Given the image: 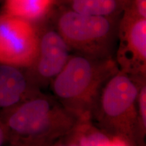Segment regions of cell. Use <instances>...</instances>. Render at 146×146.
Instances as JSON below:
<instances>
[{
    "label": "cell",
    "mask_w": 146,
    "mask_h": 146,
    "mask_svg": "<svg viewBox=\"0 0 146 146\" xmlns=\"http://www.w3.org/2000/svg\"><path fill=\"white\" fill-rule=\"evenodd\" d=\"M0 122L9 135L10 144L54 143L80 123L54 96L36 93L10 108L0 110Z\"/></svg>",
    "instance_id": "cell-1"
},
{
    "label": "cell",
    "mask_w": 146,
    "mask_h": 146,
    "mask_svg": "<svg viewBox=\"0 0 146 146\" xmlns=\"http://www.w3.org/2000/svg\"><path fill=\"white\" fill-rule=\"evenodd\" d=\"M118 70L113 58L71 55L64 68L51 82L53 96L80 122L90 121L102 87Z\"/></svg>",
    "instance_id": "cell-2"
},
{
    "label": "cell",
    "mask_w": 146,
    "mask_h": 146,
    "mask_svg": "<svg viewBox=\"0 0 146 146\" xmlns=\"http://www.w3.org/2000/svg\"><path fill=\"white\" fill-rule=\"evenodd\" d=\"M146 78H137L118 70L102 87L90 122L111 138L127 146H143L139 135L137 97Z\"/></svg>",
    "instance_id": "cell-3"
},
{
    "label": "cell",
    "mask_w": 146,
    "mask_h": 146,
    "mask_svg": "<svg viewBox=\"0 0 146 146\" xmlns=\"http://www.w3.org/2000/svg\"><path fill=\"white\" fill-rule=\"evenodd\" d=\"M117 18L87 15L68 10L58 16L56 31L71 50L98 59L112 58Z\"/></svg>",
    "instance_id": "cell-4"
},
{
    "label": "cell",
    "mask_w": 146,
    "mask_h": 146,
    "mask_svg": "<svg viewBox=\"0 0 146 146\" xmlns=\"http://www.w3.org/2000/svg\"><path fill=\"white\" fill-rule=\"evenodd\" d=\"M39 31L33 22L0 15V64L27 68L36 57Z\"/></svg>",
    "instance_id": "cell-5"
},
{
    "label": "cell",
    "mask_w": 146,
    "mask_h": 146,
    "mask_svg": "<svg viewBox=\"0 0 146 146\" xmlns=\"http://www.w3.org/2000/svg\"><path fill=\"white\" fill-rule=\"evenodd\" d=\"M116 61L118 70L146 77V18L124 11L118 27Z\"/></svg>",
    "instance_id": "cell-6"
},
{
    "label": "cell",
    "mask_w": 146,
    "mask_h": 146,
    "mask_svg": "<svg viewBox=\"0 0 146 146\" xmlns=\"http://www.w3.org/2000/svg\"><path fill=\"white\" fill-rule=\"evenodd\" d=\"M71 49L57 31H39L36 57L25 68L29 81L37 89L50 85L64 68L70 57Z\"/></svg>",
    "instance_id": "cell-7"
},
{
    "label": "cell",
    "mask_w": 146,
    "mask_h": 146,
    "mask_svg": "<svg viewBox=\"0 0 146 146\" xmlns=\"http://www.w3.org/2000/svg\"><path fill=\"white\" fill-rule=\"evenodd\" d=\"M70 10L87 15L118 18L129 0H65Z\"/></svg>",
    "instance_id": "cell-8"
},
{
    "label": "cell",
    "mask_w": 146,
    "mask_h": 146,
    "mask_svg": "<svg viewBox=\"0 0 146 146\" xmlns=\"http://www.w3.org/2000/svg\"><path fill=\"white\" fill-rule=\"evenodd\" d=\"M0 87L28 98L40 91L29 81L25 68L0 64Z\"/></svg>",
    "instance_id": "cell-9"
},
{
    "label": "cell",
    "mask_w": 146,
    "mask_h": 146,
    "mask_svg": "<svg viewBox=\"0 0 146 146\" xmlns=\"http://www.w3.org/2000/svg\"><path fill=\"white\" fill-rule=\"evenodd\" d=\"M55 0H4L5 14L34 22L43 17Z\"/></svg>",
    "instance_id": "cell-10"
},
{
    "label": "cell",
    "mask_w": 146,
    "mask_h": 146,
    "mask_svg": "<svg viewBox=\"0 0 146 146\" xmlns=\"http://www.w3.org/2000/svg\"><path fill=\"white\" fill-rule=\"evenodd\" d=\"M76 130L81 146H109L112 139L90 121L80 122Z\"/></svg>",
    "instance_id": "cell-11"
},
{
    "label": "cell",
    "mask_w": 146,
    "mask_h": 146,
    "mask_svg": "<svg viewBox=\"0 0 146 146\" xmlns=\"http://www.w3.org/2000/svg\"><path fill=\"white\" fill-rule=\"evenodd\" d=\"M137 113L139 135L141 141L144 143L146 134V81L141 84L139 91L137 102Z\"/></svg>",
    "instance_id": "cell-12"
},
{
    "label": "cell",
    "mask_w": 146,
    "mask_h": 146,
    "mask_svg": "<svg viewBox=\"0 0 146 146\" xmlns=\"http://www.w3.org/2000/svg\"><path fill=\"white\" fill-rule=\"evenodd\" d=\"M26 99L17 93L0 87V110L15 106Z\"/></svg>",
    "instance_id": "cell-13"
},
{
    "label": "cell",
    "mask_w": 146,
    "mask_h": 146,
    "mask_svg": "<svg viewBox=\"0 0 146 146\" xmlns=\"http://www.w3.org/2000/svg\"><path fill=\"white\" fill-rule=\"evenodd\" d=\"M125 10L135 16L146 18V0H129Z\"/></svg>",
    "instance_id": "cell-14"
},
{
    "label": "cell",
    "mask_w": 146,
    "mask_h": 146,
    "mask_svg": "<svg viewBox=\"0 0 146 146\" xmlns=\"http://www.w3.org/2000/svg\"><path fill=\"white\" fill-rule=\"evenodd\" d=\"M56 146H81L76 127L68 135L58 140Z\"/></svg>",
    "instance_id": "cell-15"
},
{
    "label": "cell",
    "mask_w": 146,
    "mask_h": 146,
    "mask_svg": "<svg viewBox=\"0 0 146 146\" xmlns=\"http://www.w3.org/2000/svg\"><path fill=\"white\" fill-rule=\"evenodd\" d=\"M9 142V135L6 128L0 122V146H3Z\"/></svg>",
    "instance_id": "cell-16"
},
{
    "label": "cell",
    "mask_w": 146,
    "mask_h": 146,
    "mask_svg": "<svg viewBox=\"0 0 146 146\" xmlns=\"http://www.w3.org/2000/svg\"><path fill=\"white\" fill-rule=\"evenodd\" d=\"M109 146H127V145H126L123 141H122L121 140L118 139L112 138Z\"/></svg>",
    "instance_id": "cell-17"
},
{
    "label": "cell",
    "mask_w": 146,
    "mask_h": 146,
    "mask_svg": "<svg viewBox=\"0 0 146 146\" xmlns=\"http://www.w3.org/2000/svg\"><path fill=\"white\" fill-rule=\"evenodd\" d=\"M57 142H55L54 143L46 144V145H25V144H10V146H56Z\"/></svg>",
    "instance_id": "cell-18"
}]
</instances>
